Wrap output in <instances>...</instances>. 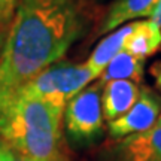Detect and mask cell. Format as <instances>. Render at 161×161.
I'll use <instances>...</instances> for the list:
<instances>
[{
  "instance_id": "cell-12",
  "label": "cell",
  "mask_w": 161,
  "mask_h": 161,
  "mask_svg": "<svg viewBox=\"0 0 161 161\" xmlns=\"http://www.w3.org/2000/svg\"><path fill=\"white\" fill-rule=\"evenodd\" d=\"M21 0H0V21H14Z\"/></svg>"
},
{
  "instance_id": "cell-9",
  "label": "cell",
  "mask_w": 161,
  "mask_h": 161,
  "mask_svg": "<svg viewBox=\"0 0 161 161\" xmlns=\"http://www.w3.org/2000/svg\"><path fill=\"white\" fill-rule=\"evenodd\" d=\"M157 3L158 0H114L100 24L98 33L104 35L116 30L127 21L140 17H149Z\"/></svg>"
},
{
  "instance_id": "cell-6",
  "label": "cell",
  "mask_w": 161,
  "mask_h": 161,
  "mask_svg": "<svg viewBox=\"0 0 161 161\" xmlns=\"http://www.w3.org/2000/svg\"><path fill=\"white\" fill-rule=\"evenodd\" d=\"M106 161H161V115L151 128L112 145Z\"/></svg>"
},
{
  "instance_id": "cell-1",
  "label": "cell",
  "mask_w": 161,
  "mask_h": 161,
  "mask_svg": "<svg viewBox=\"0 0 161 161\" xmlns=\"http://www.w3.org/2000/svg\"><path fill=\"white\" fill-rule=\"evenodd\" d=\"M86 27L78 0H21L0 60V115L42 70L60 61Z\"/></svg>"
},
{
  "instance_id": "cell-15",
  "label": "cell",
  "mask_w": 161,
  "mask_h": 161,
  "mask_svg": "<svg viewBox=\"0 0 161 161\" xmlns=\"http://www.w3.org/2000/svg\"><path fill=\"white\" fill-rule=\"evenodd\" d=\"M151 73H152L154 79H155L157 86L161 90V60L152 64V67H151Z\"/></svg>"
},
{
  "instance_id": "cell-2",
  "label": "cell",
  "mask_w": 161,
  "mask_h": 161,
  "mask_svg": "<svg viewBox=\"0 0 161 161\" xmlns=\"http://www.w3.org/2000/svg\"><path fill=\"white\" fill-rule=\"evenodd\" d=\"M63 119V106L17 96L0 115V136L24 161H66Z\"/></svg>"
},
{
  "instance_id": "cell-5",
  "label": "cell",
  "mask_w": 161,
  "mask_h": 161,
  "mask_svg": "<svg viewBox=\"0 0 161 161\" xmlns=\"http://www.w3.org/2000/svg\"><path fill=\"white\" fill-rule=\"evenodd\" d=\"M161 115V100L149 88H140L139 97L130 110L118 119L109 122V134L122 139L130 134L142 133L155 124Z\"/></svg>"
},
{
  "instance_id": "cell-7",
  "label": "cell",
  "mask_w": 161,
  "mask_h": 161,
  "mask_svg": "<svg viewBox=\"0 0 161 161\" xmlns=\"http://www.w3.org/2000/svg\"><path fill=\"white\" fill-rule=\"evenodd\" d=\"M139 92H140V88L133 80L118 79L104 84L103 91H102L103 116L109 122L121 118L136 103Z\"/></svg>"
},
{
  "instance_id": "cell-4",
  "label": "cell",
  "mask_w": 161,
  "mask_h": 161,
  "mask_svg": "<svg viewBox=\"0 0 161 161\" xmlns=\"http://www.w3.org/2000/svg\"><path fill=\"white\" fill-rule=\"evenodd\" d=\"M102 91L103 85L100 82L86 85L66 104L64 125L67 134L76 142H88L102 131Z\"/></svg>"
},
{
  "instance_id": "cell-10",
  "label": "cell",
  "mask_w": 161,
  "mask_h": 161,
  "mask_svg": "<svg viewBox=\"0 0 161 161\" xmlns=\"http://www.w3.org/2000/svg\"><path fill=\"white\" fill-rule=\"evenodd\" d=\"M131 27H133V23L121 25L116 30L110 31V35L100 40L98 45L94 48V51L90 55V58L86 60L85 64L96 73L97 78H100V75L103 73V70L108 67V64L114 60V57L116 54H119L122 51L124 42H125L127 36L130 35Z\"/></svg>"
},
{
  "instance_id": "cell-8",
  "label": "cell",
  "mask_w": 161,
  "mask_h": 161,
  "mask_svg": "<svg viewBox=\"0 0 161 161\" xmlns=\"http://www.w3.org/2000/svg\"><path fill=\"white\" fill-rule=\"evenodd\" d=\"M122 49L142 60L148 58L161 49V27L151 18L133 23Z\"/></svg>"
},
{
  "instance_id": "cell-3",
  "label": "cell",
  "mask_w": 161,
  "mask_h": 161,
  "mask_svg": "<svg viewBox=\"0 0 161 161\" xmlns=\"http://www.w3.org/2000/svg\"><path fill=\"white\" fill-rule=\"evenodd\" d=\"M96 78V73L85 63L73 64L60 60L42 70L24 86L18 96L37 97L66 108L70 98L75 97Z\"/></svg>"
},
{
  "instance_id": "cell-14",
  "label": "cell",
  "mask_w": 161,
  "mask_h": 161,
  "mask_svg": "<svg viewBox=\"0 0 161 161\" xmlns=\"http://www.w3.org/2000/svg\"><path fill=\"white\" fill-rule=\"evenodd\" d=\"M0 161H24V160L19 158L9 146H6L3 142H0Z\"/></svg>"
},
{
  "instance_id": "cell-11",
  "label": "cell",
  "mask_w": 161,
  "mask_h": 161,
  "mask_svg": "<svg viewBox=\"0 0 161 161\" xmlns=\"http://www.w3.org/2000/svg\"><path fill=\"white\" fill-rule=\"evenodd\" d=\"M143 70L145 60L134 57V55H131V54H128L127 51L122 49L119 54H116L114 60L108 64V67L103 70L98 82L102 85H104L110 80L127 79L137 84L143 78Z\"/></svg>"
},
{
  "instance_id": "cell-16",
  "label": "cell",
  "mask_w": 161,
  "mask_h": 161,
  "mask_svg": "<svg viewBox=\"0 0 161 161\" xmlns=\"http://www.w3.org/2000/svg\"><path fill=\"white\" fill-rule=\"evenodd\" d=\"M149 18L161 27V0H158V3L155 5V8L152 9V12L149 14Z\"/></svg>"
},
{
  "instance_id": "cell-13",
  "label": "cell",
  "mask_w": 161,
  "mask_h": 161,
  "mask_svg": "<svg viewBox=\"0 0 161 161\" xmlns=\"http://www.w3.org/2000/svg\"><path fill=\"white\" fill-rule=\"evenodd\" d=\"M12 21H0V60L5 51V45H6V39L9 35V29H11Z\"/></svg>"
}]
</instances>
